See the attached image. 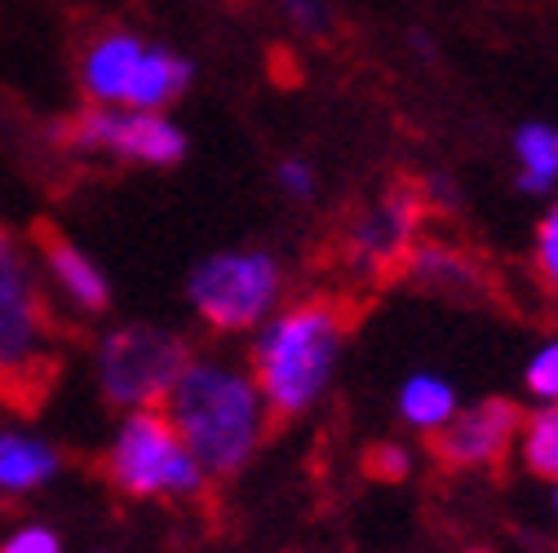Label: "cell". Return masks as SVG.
Wrapping results in <instances>:
<instances>
[{"label":"cell","mask_w":558,"mask_h":553,"mask_svg":"<svg viewBox=\"0 0 558 553\" xmlns=\"http://www.w3.org/2000/svg\"><path fill=\"white\" fill-rule=\"evenodd\" d=\"M0 553H62V540L49 527H23L10 540H0Z\"/></svg>","instance_id":"cell-21"},{"label":"cell","mask_w":558,"mask_h":553,"mask_svg":"<svg viewBox=\"0 0 558 553\" xmlns=\"http://www.w3.org/2000/svg\"><path fill=\"white\" fill-rule=\"evenodd\" d=\"M58 147L66 151H107L133 164H178L186 151V137L160 120L156 111H111L85 107L53 124Z\"/></svg>","instance_id":"cell-8"},{"label":"cell","mask_w":558,"mask_h":553,"mask_svg":"<svg viewBox=\"0 0 558 553\" xmlns=\"http://www.w3.org/2000/svg\"><path fill=\"white\" fill-rule=\"evenodd\" d=\"M355 328L345 297H306L279 315L253 351V381L266 403V434L293 426L332 377L337 351Z\"/></svg>","instance_id":"cell-1"},{"label":"cell","mask_w":558,"mask_h":553,"mask_svg":"<svg viewBox=\"0 0 558 553\" xmlns=\"http://www.w3.org/2000/svg\"><path fill=\"white\" fill-rule=\"evenodd\" d=\"M279 297V266L266 253H222L191 274V302L218 332H244Z\"/></svg>","instance_id":"cell-7"},{"label":"cell","mask_w":558,"mask_h":553,"mask_svg":"<svg viewBox=\"0 0 558 553\" xmlns=\"http://www.w3.org/2000/svg\"><path fill=\"white\" fill-rule=\"evenodd\" d=\"M474 553H478V549H474Z\"/></svg>","instance_id":"cell-24"},{"label":"cell","mask_w":558,"mask_h":553,"mask_svg":"<svg viewBox=\"0 0 558 553\" xmlns=\"http://www.w3.org/2000/svg\"><path fill=\"white\" fill-rule=\"evenodd\" d=\"M302 27H311V32H324V5L319 0H279Z\"/></svg>","instance_id":"cell-22"},{"label":"cell","mask_w":558,"mask_h":553,"mask_svg":"<svg viewBox=\"0 0 558 553\" xmlns=\"http://www.w3.org/2000/svg\"><path fill=\"white\" fill-rule=\"evenodd\" d=\"M399 411H403V421L416 426V430H439L452 411H457V398L452 390L439 381V377H412L403 385V398H399Z\"/></svg>","instance_id":"cell-15"},{"label":"cell","mask_w":558,"mask_h":553,"mask_svg":"<svg viewBox=\"0 0 558 553\" xmlns=\"http://www.w3.org/2000/svg\"><path fill=\"white\" fill-rule=\"evenodd\" d=\"M408 452L399 447V443H373V447H364V474L368 478H377V482H399V478H408Z\"/></svg>","instance_id":"cell-19"},{"label":"cell","mask_w":558,"mask_h":553,"mask_svg":"<svg viewBox=\"0 0 558 553\" xmlns=\"http://www.w3.org/2000/svg\"><path fill=\"white\" fill-rule=\"evenodd\" d=\"M435 213L430 186L422 177H395L381 204L355 213L341 235V257L360 266L377 288L408 280V261L422 239V222Z\"/></svg>","instance_id":"cell-5"},{"label":"cell","mask_w":558,"mask_h":553,"mask_svg":"<svg viewBox=\"0 0 558 553\" xmlns=\"http://www.w3.org/2000/svg\"><path fill=\"white\" fill-rule=\"evenodd\" d=\"M62 377L58 323L14 231L0 226V403L36 417Z\"/></svg>","instance_id":"cell-3"},{"label":"cell","mask_w":558,"mask_h":553,"mask_svg":"<svg viewBox=\"0 0 558 553\" xmlns=\"http://www.w3.org/2000/svg\"><path fill=\"white\" fill-rule=\"evenodd\" d=\"M102 478L129 501H156V496L195 501L199 492H208V474L178 439L165 407L129 411L124 430L102 456Z\"/></svg>","instance_id":"cell-4"},{"label":"cell","mask_w":558,"mask_h":553,"mask_svg":"<svg viewBox=\"0 0 558 553\" xmlns=\"http://www.w3.org/2000/svg\"><path fill=\"white\" fill-rule=\"evenodd\" d=\"M191 364V345L178 332H165L156 323H129L102 336L98 345V381L102 398L120 411L160 407L173 381Z\"/></svg>","instance_id":"cell-6"},{"label":"cell","mask_w":558,"mask_h":553,"mask_svg":"<svg viewBox=\"0 0 558 553\" xmlns=\"http://www.w3.org/2000/svg\"><path fill=\"white\" fill-rule=\"evenodd\" d=\"M58 452L27 434H0V492H36L53 478Z\"/></svg>","instance_id":"cell-14"},{"label":"cell","mask_w":558,"mask_h":553,"mask_svg":"<svg viewBox=\"0 0 558 553\" xmlns=\"http://www.w3.org/2000/svg\"><path fill=\"white\" fill-rule=\"evenodd\" d=\"M147 49L137 45V36L129 32H107V36H94L89 49L81 53V85H85V98L94 107H107V102H124V89H129V76L137 58Z\"/></svg>","instance_id":"cell-12"},{"label":"cell","mask_w":558,"mask_h":553,"mask_svg":"<svg viewBox=\"0 0 558 553\" xmlns=\"http://www.w3.org/2000/svg\"><path fill=\"white\" fill-rule=\"evenodd\" d=\"M160 407L208 478H235L266 439V403L257 381L222 364L191 359Z\"/></svg>","instance_id":"cell-2"},{"label":"cell","mask_w":558,"mask_h":553,"mask_svg":"<svg viewBox=\"0 0 558 553\" xmlns=\"http://www.w3.org/2000/svg\"><path fill=\"white\" fill-rule=\"evenodd\" d=\"M412 288H426L452 302H487L497 288L493 270L474 248L448 244V239H416V253L408 261Z\"/></svg>","instance_id":"cell-10"},{"label":"cell","mask_w":558,"mask_h":553,"mask_svg":"<svg viewBox=\"0 0 558 553\" xmlns=\"http://www.w3.org/2000/svg\"><path fill=\"white\" fill-rule=\"evenodd\" d=\"M523 430V411L519 403L510 398H483L474 407H461L452 417L430 430V456L452 469V474H465V469H501L514 439Z\"/></svg>","instance_id":"cell-9"},{"label":"cell","mask_w":558,"mask_h":553,"mask_svg":"<svg viewBox=\"0 0 558 553\" xmlns=\"http://www.w3.org/2000/svg\"><path fill=\"white\" fill-rule=\"evenodd\" d=\"M536 274L549 297H558V209L536 226Z\"/></svg>","instance_id":"cell-18"},{"label":"cell","mask_w":558,"mask_h":553,"mask_svg":"<svg viewBox=\"0 0 558 553\" xmlns=\"http://www.w3.org/2000/svg\"><path fill=\"white\" fill-rule=\"evenodd\" d=\"M527 390L541 394V398H558V341H549L545 351L527 364Z\"/></svg>","instance_id":"cell-20"},{"label":"cell","mask_w":558,"mask_h":553,"mask_svg":"<svg viewBox=\"0 0 558 553\" xmlns=\"http://www.w3.org/2000/svg\"><path fill=\"white\" fill-rule=\"evenodd\" d=\"M523 456H527L532 474L558 482V398H554L549 407H541L536 417H527V443H523Z\"/></svg>","instance_id":"cell-17"},{"label":"cell","mask_w":558,"mask_h":553,"mask_svg":"<svg viewBox=\"0 0 558 553\" xmlns=\"http://www.w3.org/2000/svg\"><path fill=\"white\" fill-rule=\"evenodd\" d=\"M191 85V66L173 53H160V49H147L137 58L133 76H129V89H124V102L133 111H156V107H169L186 94Z\"/></svg>","instance_id":"cell-13"},{"label":"cell","mask_w":558,"mask_h":553,"mask_svg":"<svg viewBox=\"0 0 558 553\" xmlns=\"http://www.w3.org/2000/svg\"><path fill=\"white\" fill-rule=\"evenodd\" d=\"M32 239H36V248H40L49 274H53V284H58L66 297H72L81 310H89V315L107 310L111 293H107L102 270H98L72 239H66L53 222H36V226H32Z\"/></svg>","instance_id":"cell-11"},{"label":"cell","mask_w":558,"mask_h":553,"mask_svg":"<svg viewBox=\"0 0 558 553\" xmlns=\"http://www.w3.org/2000/svg\"><path fill=\"white\" fill-rule=\"evenodd\" d=\"M519 160L527 169V177H519L523 191H545L549 177L558 173V133L545 128V124L519 128Z\"/></svg>","instance_id":"cell-16"},{"label":"cell","mask_w":558,"mask_h":553,"mask_svg":"<svg viewBox=\"0 0 558 553\" xmlns=\"http://www.w3.org/2000/svg\"><path fill=\"white\" fill-rule=\"evenodd\" d=\"M279 182H284L293 195H311V191H315V177H311V169H306V164H298V160L279 164Z\"/></svg>","instance_id":"cell-23"}]
</instances>
